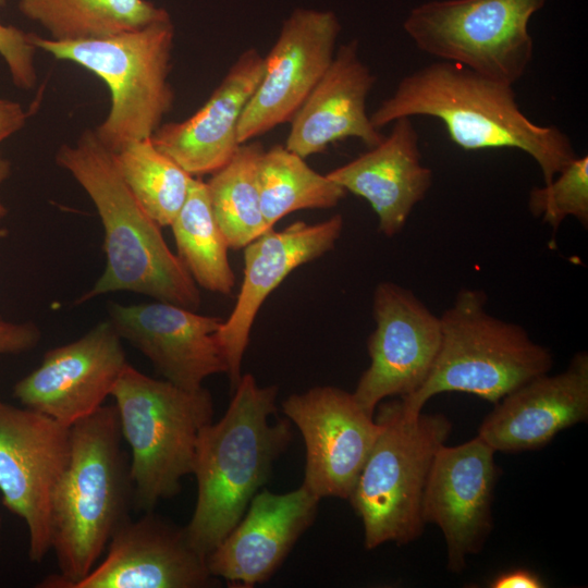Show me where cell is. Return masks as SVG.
<instances>
[{
	"label": "cell",
	"instance_id": "obj_7",
	"mask_svg": "<svg viewBox=\"0 0 588 588\" xmlns=\"http://www.w3.org/2000/svg\"><path fill=\"white\" fill-rule=\"evenodd\" d=\"M29 40L36 49L86 69L107 85L111 105L95 134L113 154L150 138L172 110L171 17L91 40L56 41L35 34H29Z\"/></svg>",
	"mask_w": 588,
	"mask_h": 588
},
{
	"label": "cell",
	"instance_id": "obj_11",
	"mask_svg": "<svg viewBox=\"0 0 588 588\" xmlns=\"http://www.w3.org/2000/svg\"><path fill=\"white\" fill-rule=\"evenodd\" d=\"M372 314L370 365L352 393L375 415L383 400L411 395L425 382L439 352L441 321L411 290L390 281L376 286Z\"/></svg>",
	"mask_w": 588,
	"mask_h": 588
},
{
	"label": "cell",
	"instance_id": "obj_33",
	"mask_svg": "<svg viewBox=\"0 0 588 588\" xmlns=\"http://www.w3.org/2000/svg\"><path fill=\"white\" fill-rule=\"evenodd\" d=\"M491 588H542L544 581L536 573L516 568L495 576L490 585Z\"/></svg>",
	"mask_w": 588,
	"mask_h": 588
},
{
	"label": "cell",
	"instance_id": "obj_8",
	"mask_svg": "<svg viewBox=\"0 0 588 588\" xmlns=\"http://www.w3.org/2000/svg\"><path fill=\"white\" fill-rule=\"evenodd\" d=\"M375 418L381 431L348 498L367 550L406 544L421 535L428 474L452 430L444 415L408 413L401 399L380 404Z\"/></svg>",
	"mask_w": 588,
	"mask_h": 588
},
{
	"label": "cell",
	"instance_id": "obj_29",
	"mask_svg": "<svg viewBox=\"0 0 588 588\" xmlns=\"http://www.w3.org/2000/svg\"><path fill=\"white\" fill-rule=\"evenodd\" d=\"M528 209L534 217L556 230L567 217L588 225V157L576 156L553 180L532 187Z\"/></svg>",
	"mask_w": 588,
	"mask_h": 588
},
{
	"label": "cell",
	"instance_id": "obj_6",
	"mask_svg": "<svg viewBox=\"0 0 588 588\" xmlns=\"http://www.w3.org/2000/svg\"><path fill=\"white\" fill-rule=\"evenodd\" d=\"M111 396L131 450L133 507L154 511L161 500L179 494L182 479L193 473L199 431L212 421V397L204 387L185 390L130 364Z\"/></svg>",
	"mask_w": 588,
	"mask_h": 588
},
{
	"label": "cell",
	"instance_id": "obj_2",
	"mask_svg": "<svg viewBox=\"0 0 588 588\" xmlns=\"http://www.w3.org/2000/svg\"><path fill=\"white\" fill-rule=\"evenodd\" d=\"M233 392L225 414L201 428L195 448L197 497L184 528L206 558L241 520L292 437L287 418L271 420L277 385L259 387L245 373Z\"/></svg>",
	"mask_w": 588,
	"mask_h": 588
},
{
	"label": "cell",
	"instance_id": "obj_36",
	"mask_svg": "<svg viewBox=\"0 0 588 588\" xmlns=\"http://www.w3.org/2000/svg\"><path fill=\"white\" fill-rule=\"evenodd\" d=\"M8 0H0V7L4 5Z\"/></svg>",
	"mask_w": 588,
	"mask_h": 588
},
{
	"label": "cell",
	"instance_id": "obj_19",
	"mask_svg": "<svg viewBox=\"0 0 588 588\" xmlns=\"http://www.w3.org/2000/svg\"><path fill=\"white\" fill-rule=\"evenodd\" d=\"M319 501L303 485L286 493L258 491L241 520L207 555L210 573L230 587L267 581L313 525Z\"/></svg>",
	"mask_w": 588,
	"mask_h": 588
},
{
	"label": "cell",
	"instance_id": "obj_15",
	"mask_svg": "<svg viewBox=\"0 0 588 588\" xmlns=\"http://www.w3.org/2000/svg\"><path fill=\"white\" fill-rule=\"evenodd\" d=\"M121 340L109 319L97 323L79 339L46 352L41 364L16 382L14 397L24 407L72 426L111 396L128 364Z\"/></svg>",
	"mask_w": 588,
	"mask_h": 588
},
{
	"label": "cell",
	"instance_id": "obj_27",
	"mask_svg": "<svg viewBox=\"0 0 588 588\" xmlns=\"http://www.w3.org/2000/svg\"><path fill=\"white\" fill-rule=\"evenodd\" d=\"M264 150L258 142L242 144L233 158L206 182L215 218L230 248H244L271 229L262 216L257 183Z\"/></svg>",
	"mask_w": 588,
	"mask_h": 588
},
{
	"label": "cell",
	"instance_id": "obj_22",
	"mask_svg": "<svg viewBox=\"0 0 588 588\" xmlns=\"http://www.w3.org/2000/svg\"><path fill=\"white\" fill-rule=\"evenodd\" d=\"M326 175L367 200L378 217L379 231L388 237L401 232L433 179L431 169L422 164L412 118L395 120L390 134L377 145Z\"/></svg>",
	"mask_w": 588,
	"mask_h": 588
},
{
	"label": "cell",
	"instance_id": "obj_34",
	"mask_svg": "<svg viewBox=\"0 0 588 588\" xmlns=\"http://www.w3.org/2000/svg\"><path fill=\"white\" fill-rule=\"evenodd\" d=\"M11 173V162L0 154V186ZM7 216V208L0 199V222Z\"/></svg>",
	"mask_w": 588,
	"mask_h": 588
},
{
	"label": "cell",
	"instance_id": "obj_31",
	"mask_svg": "<svg viewBox=\"0 0 588 588\" xmlns=\"http://www.w3.org/2000/svg\"><path fill=\"white\" fill-rule=\"evenodd\" d=\"M5 232L0 230V237ZM40 341V330L32 322L15 323L0 319V355L33 350Z\"/></svg>",
	"mask_w": 588,
	"mask_h": 588
},
{
	"label": "cell",
	"instance_id": "obj_30",
	"mask_svg": "<svg viewBox=\"0 0 588 588\" xmlns=\"http://www.w3.org/2000/svg\"><path fill=\"white\" fill-rule=\"evenodd\" d=\"M35 46L29 34L0 22V57L5 62L13 84L23 89L36 85Z\"/></svg>",
	"mask_w": 588,
	"mask_h": 588
},
{
	"label": "cell",
	"instance_id": "obj_1",
	"mask_svg": "<svg viewBox=\"0 0 588 588\" xmlns=\"http://www.w3.org/2000/svg\"><path fill=\"white\" fill-rule=\"evenodd\" d=\"M413 117L440 120L464 150H522L538 164L544 184L577 156L559 127L536 124L523 113L513 85L453 62L440 60L404 76L370 120L380 130Z\"/></svg>",
	"mask_w": 588,
	"mask_h": 588
},
{
	"label": "cell",
	"instance_id": "obj_10",
	"mask_svg": "<svg viewBox=\"0 0 588 588\" xmlns=\"http://www.w3.org/2000/svg\"><path fill=\"white\" fill-rule=\"evenodd\" d=\"M71 428L0 399V493L4 506L28 531V558L40 563L51 551L53 497L68 466Z\"/></svg>",
	"mask_w": 588,
	"mask_h": 588
},
{
	"label": "cell",
	"instance_id": "obj_26",
	"mask_svg": "<svg viewBox=\"0 0 588 588\" xmlns=\"http://www.w3.org/2000/svg\"><path fill=\"white\" fill-rule=\"evenodd\" d=\"M257 183L262 216L269 228L297 210L333 208L346 195L326 174L311 169L305 158L281 145L262 151Z\"/></svg>",
	"mask_w": 588,
	"mask_h": 588
},
{
	"label": "cell",
	"instance_id": "obj_5",
	"mask_svg": "<svg viewBox=\"0 0 588 588\" xmlns=\"http://www.w3.org/2000/svg\"><path fill=\"white\" fill-rule=\"evenodd\" d=\"M481 290L462 289L440 315L441 342L420 388L400 397L405 411L421 412L443 392L474 394L497 403L553 365L550 350L535 342L519 324L491 315Z\"/></svg>",
	"mask_w": 588,
	"mask_h": 588
},
{
	"label": "cell",
	"instance_id": "obj_35",
	"mask_svg": "<svg viewBox=\"0 0 588 588\" xmlns=\"http://www.w3.org/2000/svg\"><path fill=\"white\" fill-rule=\"evenodd\" d=\"M1 528H2V519H1V515H0V548H1Z\"/></svg>",
	"mask_w": 588,
	"mask_h": 588
},
{
	"label": "cell",
	"instance_id": "obj_24",
	"mask_svg": "<svg viewBox=\"0 0 588 588\" xmlns=\"http://www.w3.org/2000/svg\"><path fill=\"white\" fill-rule=\"evenodd\" d=\"M19 9L56 41L103 38L170 17L147 0H20Z\"/></svg>",
	"mask_w": 588,
	"mask_h": 588
},
{
	"label": "cell",
	"instance_id": "obj_14",
	"mask_svg": "<svg viewBox=\"0 0 588 588\" xmlns=\"http://www.w3.org/2000/svg\"><path fill=\"white\" fill-rule=\"evenodd\" d=\"M497 452L479 436L437 451L424 490L421 516L445 540L448 568L460 573L492 529L491 504L499 469Z\"/></svg>",
	"mask_w": 588,
	"mask_h": 588
},
{
	"label": "cell",
	"instance_id": "obj_28",
	"mask_svg": "<svg viewBox=\"0 0 588 588\" xmlns=\"http://www.w3.org/2000/svg\"><path fill=\"white\" fill-rule=\"evenodd\" d=\"M115 164L142 207L160 225H170L186 200L194 176L159 150L150 138L113 154Z\"/></svg>",
	"mask_w": 588,
	"mask_h": 588
},
{
	"label": "cell",
	"instance_id": "obj_4",
	"mask_svg": "<svg viewBox=\"0 0 588 588\" xmlns=\"http://www.w3.org/2000/svg\"><path fill=\"white\" fill-rule=\"evenodd\" d=\"M71 428V453L51 513V550L59 573L39 588H74L95 567L133 507L130 461L114 405H102Z\"/></svg>",
	"mask_w": 588,
	"mask_h": 588
},
{
	"label": "cell",
	"instance_id": "obj_13",
	"mask_svg": "<svg viewBox=\"0 0 588 588\" xmlns=\"http://www.w3.org/2000/svg\"><path fill=\"white\" fill-rule=\"evenodd\" d=\"M340 33L341 23L330 10L291 12L265 57L261 79L242 113L240 144L291 122L330 66Z\"/></svg>",
	"mask_w": 588,
	"mask_h": 588
},
{
	"label": "cell",
	"instance_id": "obj_23",
	"mask_svg": "<svg viewBox=\"0 0 588 588\" xmlns=\"http://www.w3.org/2000/svg\"><path fill=\"white\" fill-rule=\"evenodd\" d=\"M375 84V75L359 57L358 41L341 45L291 120L284 146L306 158L350 137L369 148L377 145L384 135L367 113V98Z\"/></svg>",
	"mask_w": 588,
	"mask_h": 588
},
{
	"label": "cell",
	"instance_id": "obj_12",
	"mask_svg": "<svg viewBox=\"0 0 588 588\" xmlns=\"http://www.w3.org/2000/svg\"><path fill=\"white\" fill-rule=\"evenodd\" d=\"M282 411L306 448L303 486L322 498L348 500L381 431L353 393L323 385L290 395Z\"/></svg>",
	"mask_w": 588,
	"mask_h": 588
},
{
	"label": "cell",
	"instance_id": "obj_9",
	"mask_svg": "<svg viewBox=\"0 0 588 588\" xmlns=\"http://www.w3.org/2000/svg\"><path fill=\"white\" fill-rule=\"evenodd\" d=\"M547 0H433L413 8L403 28L441 61L514 85L534 51L531 16Z\"/></svg>",
	"mask_w": 588,
	"mask_h": 588
},
{
	"label": "cell",
	"instance_id": "obj_21",
	"mask_svg": "<svg viewBox=\"0 0 588 588\" xmlns=\"http://www.w3.org/2000/svg\"><path fill=\"white\" fill-rule=\"evenodd\" d=\"M264 69L257 49L243 51L205 105L184 121L161 124L150 137L154 145L194 177L224 167L242 145L240 120Z\"/></svg>",
	"mask_w": 588,
	"mask_h": 588
},
{
	"label": "cell",
	"instance_id": "obj_16",
	"mask_svg": "<svg viewBox=\"0 0 588 588\" xmlns=\"http://www.w3.org/2000/svg\"><path fill=\"white\" fill-rule=\"evenodd\" d=\"M109 321L154 365L164 380L195 391L228 366L217 339L222 319L157 301L138 305L110 303Z\"/></svg>",
	"mask_w": 588,
	"mask_h": 588
},
{
	"label": "cell",
	"instance_id": "obj_32",
	"mask_svg": "<svg viewBox=\"0 0 588 588\" xmlns=\"http://www.w3.org/2000/svg\"><path fill=\"white\" fill-rule=\"evenodd\" d=\"M28 113L16 101L0 98V144L22 130Z\"/></svg>",
	"mask_w": 588,
	"mask_h": 588
},
{
	"label": "cell",
	"instance_id": "obj_17",
	"mask_svg": "<svg viewBox=\"0 0 588 588\" xmlns=\"http://www.w3.org/2000/svg\"><path fill=\"white\" fill-rule=\"evenodd\" d=\"M343 230L341 215L318 222L272 228L244 247V278L234 308L217 332L231 388L237 385L255 318L281 282L296 268L331 250Z\"/></svg>",
	"mask_w": 588,
	"mask_h": 588
},
{
	"label": "cell",
	"instance_id": "obj_18",
	"mask_svg": "<svg viewBox=\"0 0 588 588\" xmlns=\"http://www.w3.org/2000/svg\"><path fill=\"white\" fill-rule=\"evenodd\" d=\"M106 558L74 588H208L219 583L185 528L152 511L112 536Z\"/></svg>",
	"mask_w": 588,
	"mask_h": 588
},
{
	"label": "cell",
	"instance_id": "obj_25",
	"mask_svg": "<svg viewBox=\"0 0 588 588\" xmlns=\"http://www.w3.org/2000/svg\"><path fill=\"white\" fill-rule=\"evenodd\" d=\"M177 257L199 286L230 295L235 275L228 242L215 218L206 182L194 177L186 200L170 224Z\"/></svg>",
	"mask_w": 588,
	"mask_h": 588
},
{
	"label": "cell",
	"instance_id": "obj_3",
	"mask_svg": "<svg viewBox=\"0 0 588 588\" xmlns=\"http://www.w3.org/2000/svg\"><path fill=\"white\" fill-rule=\"evenodd\" d=\"M56 162L87 193L105 230V271L76 303L128 291L197 310L200 294L195 281L167 245L160 225L133 195L113 152L95 131H85L74 145H62Z\"/></svg>",
	"mask_w": 588,
	"mask_h": 588
},
{
	"label": "cell",
	"instance_id": "obj_20",
	"mask_svg": "<svg viewBox=\"0 0 588 588\" xmlns=\"http://www.w3.org/2000/svg\"><path fill=\"white\" fill-rule=\"evenodd\" d=\"M478 428L495 452L518 453L547 445L560 431L588 418V355L567 368L540 375L505 394Z\"/></svg>",
	"mask_w": 588,
	"mask_h": 588
}]
</instances>
